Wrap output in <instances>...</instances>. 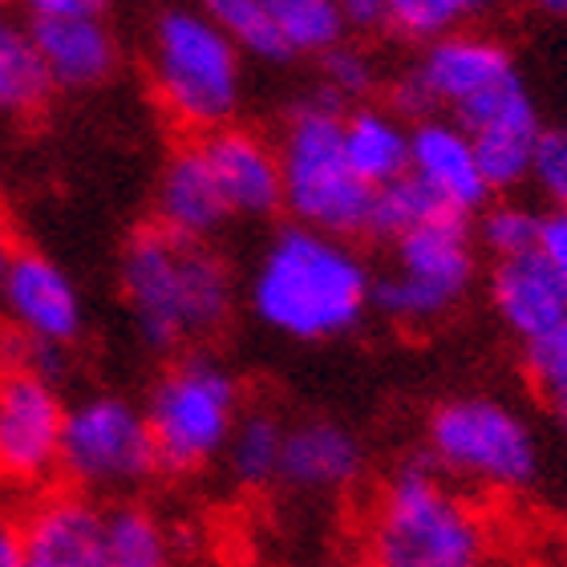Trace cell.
<instances>
[{
    "mask_svg": "<svg viewBox=\"0 0 567 567\" xmlns=\"http://www.w3.org/2000/svg\"><path fill=\"white\" fill-rule=\"evenodd\" d=\"M410 70H414V78L422 82V90L430 94L442 118L458 114L462 106H471L474 97L491 94V90L519 78L511 49L495 37L474 33V29L437 37V41L422 45V58Z\"/></svg>",
    "mask_w": 567,
    "mask_h": 567,
    "instance_id": "cell-13",
    "label": "cell"
},
{
    "mask_svg": "<svg viewBox=\"0 0 567 567\" xmlns=\"http://www.w3.org/2000/svg\"><path fill=\"white\" fill-rule=\"evenodd\" d=\"M495 0H385V29L402 41L430 45L437 37L462 33L491 12Z\"/></svg>",
    "mask_w": 567,
    "mask_h": 567,
    "instance_id": "cell-27",
    "label": "cell"
},
{
    "mask_svg": "<svg viewBox=\"0 0 567 567\" xmlns=\"http://www.w3.org/2000/svg\"><path fill=\"white\" fill-rule=\"evenodd\" d=\"M365 551L373 567H491V523L471 495L425 458L385 474L365 511Z\"/></svg>",
    "mask_w": 567,
    "mask_h": 567,
    "instance_id": "cell-3",
    "label": "cell"
},
{
    "mask_svg": "<svg viewBox=\"0 0 567 567\" xmlns=\"http://www.w3.org/2000/svg\"><path fill=\"white\" fill-rule=\"evenodd\" d=\"M97 567H175V544L166 523L138 503L106 507Z\"/></svg>",
    "mask_w": 567,
    "mask_h": 567,
    "instance_id": "cell-23",
    "label": "cell"
},
{
    "mask_svg": "<svg viewBox=\"0 0 567 567\" xmlns=\"http://www.w3.org/2000/svg\"><path fill=\"white\" fill-rule=\"evenodd\" d=\"M564 567H567V564H564Z\"/></svg>",
    "mask_w": 567,
    "mask_h": 567,
    "instance_id": "cell-41",
    "label": "cell"
},
{
    "mask_svg": "<svg viewBox=\"0 0 567 567\" xmlns=\"http://www.w3.org/2000/svg\"><path fill=\"white\" fill-rule=\"evenodd\" d=\"M142 414L151 425L158 471L199 474L224 458L227 437L244 417V385L212 353H183L158 373Z\"/></svg>",
    "mask_w": 567,
    "mask_h": 567,
    "instance_id": "cell-7",
    "label": "cell"
},
{
    "mask_svg": "<svg viewBox=\"0 0 567 567\" xmlns=\"http://www.w3.org/2000/svg\"><path fill=\"white\" fill-rule=\"evenodd\" d=\"M199 151L212 166L219 195H224L227 212L244 215V219H272L284 212V178H280V154L276 142L264 138L251 126H219V131L203 134Z\"/></svg>",
    "mask_w": 567,
    "mask_h": 567,
    "instance_id": "cell-14",
    "label": "cell"
},
{
    "mask_svg": "<svg viewBox=\"0 0 567 567\" xmlns=\"http://www.w3.org/2000/svg\"><path fill=\"white\" fill-rule=\"evenodd\" d=\"M17 239H12L9 224L0 219V296H4V284H9V272H12V260H17Z\"/></svg>",
    "mask_w": 567,
    "mask_h": 567,
    "instance_id": "cell-37",
    "label": "cell"
},
{
    "mask_svg": "<svg viewBox=\"0 0 567 567\" xmlns=\"http://www.w3.org/2000/svg\"><path fill=\"white\" fill-rule=\"evenodd\" d=\"M248 308L264 329L296 344L341 341L373 312V272L353 239L288 224L264 244Z\"/></svg>",
    "mask_w": 567,
    "mask_h": 567,
    "instance_id": "cell-1",
    "label": "cell"
},
{
    "mask_svg": "<svg viewBox=\"0 0 567 567\" xmlns=\"http://www.w3.org/2000/svg\"><path fill=\"white\" fill-rule=\"evenodd\" d=\"M425 454L462 491L519 495L544 474V442L519 405L495 393H454L425 414Z\"/></svg>",
    "mask_w": 567,
    "mask_h": 567,
    "instance_id": "cell-4",
    "label": "cell"
},
{
    "mask_svg": "<svg viewBox=\"0 0 567 567\" xmlns=\"http://www.w3.org/2000/svg\"><path fill=\"white\" fill-rule=\"evenodd\" d=\"M53 82L29 24L0 17V114L9 118H33L49 106Z\"/></svg>",
    "mask_w": 567,
    "mask_h": 567,
    "instance_id": "cell-22",
    "label": "cell"
},
{
    "mask_svg": "<svg viewBox=\"0 0 567 567\" xmlns=\"http://www.w3.org/2000/svg\"><path fill=\"white\" fill-rule=\"evenodd\" d=\"M154 102L187 134L231 126L244 106V53L195 4H171L154 17L146 41Z\"/></svg>",
    "mask_w": 567,
    "mask_h": 567,
    "instance_id": "cell-5",
    "label": "cell"
},
{
    "mask_svg": "<svg viewBox=\"0 0 567 567\" xmlns=\"http://www.w3.org/2000/svg\"><path fill=\"white\" fill-rule=\"evenodd\" d=\"M365 474V446L349 425L332 417H305L284 425L280 478L296 495H344Z\"/></svg>",
    "mask_w": 567,
    "mask_h": 567,
    "instance_id": "cell-16",
    "label": "cell"
},
{
    "mask_svg": "<svg viewBox=\"0 0 567 567\" xmlns=\"http://www.w3.org/2000/svg\"><path fill=\"white\" fill-rule=\"evenodd\" d=\"M0 308L12 332L49 349H70L85 329V305L73 276L53 256L33 248L17 251Z\"/></svg>",
    "mask_w": 567,
    "mask_h": 567,
    "instance_id": "cell-12",
    "label": "cell"
},
{
    "mask_svg": "<svg viewBox=\"0 0 567 567\" xmlns=\"http://www.w3.org/2000/svg\"><path fill=\"white\" fill-rule=\"evenodd\" d=\"M486 300L495 308L498 324L519 337V344L539 341L567 317V288L544 264L539 251H523L495 260L486 272Z\"/></svg>",
    "mask_w": 567,
    "mask_h": 567,
    "instance_id": "cell-18",
    "label": "cell"
},
{
    "mask_svg": "<svg viewBox=\"0 0 567 567\" xmlns=\"http://www.w3.org/2000/svg\"><path fill=\"white\" fill-rule=\"evenodd\" d=\"M341 146L353 175L369 190L410 175V122L390 106H349L341 118Z\"/></svg>",
    "mask_w": 567,
    "mask_h": 567,
    "instance_id": "cell-21",
    "label": "cell"
},
{
    "mask_svg": "<svg viewBox=\"0 0 567 567\" xmlns=\"http://www.w3.org/2000/svg\"><path fill=\"white\" fill-rule=\"evenodd\" d=\"M523 373L535 398L544 402L551 425L567 437V317L539 341L523 344Z\"/></svg>",
    "mask_w": 567,
    "mask_h": 567,
    "instance_id": "cell-29",
    "label": "cell"
},
{
    "mask_svg": "<svg viewBox=\"0 0 567 567\" xmlns=\"http://www.w3.org/2000/svg\"><path fill=\"white\" fill-rule=\"evenodd\" d=\"M535 251L544 256V264L567 288V207H547V212H539V239H535Z\"/></svg>",
    "mask_w": 567,
    "mask_h": 567,
    "instance_id": "cell-33",
    "label": "cell"
},
{
    "mask_svg": "<svg viewBox=\"0 0 567 567\" xmlns=\"http://www.w3.org/2000/svg\"><path fill=\"white\" fill-rule=\"evenodd\" d=\"M349 33H378L385 29V0H337Z\"/></svg>",
    "mask_w": 567,
    "mask_h": 567,
    "instance_id": "cell-35",
    "label": "cell"
},
{
    "mask_svg": "<svg viewBox=\"0 0 567 567\" xmlns=\"http://www.w3.org/2000/svg\"><path fill=\"white\" fill-rule=\"evenodd\" d=\"M195 9L231 41V45L251 61L264 65H288L292 53L276 33L272 17L264 9V0H195Z\"/></svg>",
    "mask_w": 567,
    "mask_h": 567,
    "instance_id": "cell-26",
    "label": "cell"
},
{
    "mask_svg": "<svg viewBox=\"0 0 567 567\" xmlns=\"http://www.w3.org/2000/svg\"><path fill=\"white\" fill-rule=\"evenodd\" d=\"M58 474L85 498H126L158 474L142 405L122 393H90L65 405Z\"/></svg>",
    "mask_w": 567,
    "mask_h": 567,
    "instance_id": "cell-9",
    "label": "cell"
},
{
    "mask_svg": "<svg viewBox=\"0 0 567 567\" xmlns=\"http://www.w3.org/2000/svg\"><path fill=\"white\" fill-rule=\"evenodd\" d=\"M434 215H446V212L430 199V190H425L414 175L393 178V183L373 190V199H369L365 239H373V244H393V239H402L405 231H414L417 224L434 219Z\"/></svg>",
    "mask_w": 567,
    "mask_h": 567,
    "instance_id": "cell-28",
    "label": "cell"
},
{
    "mask_svg": "<svg viewBox=\"0 0 567 567\" xmlns=\"http://www.w3.org/2000/svg\"><path fill=\"white\" fill-rule=\"evenodd\" d=\"M65 402L53 381L29 369L0 373V483L41 486L58 474Z\"/></svg>",
    "mask_w": 567,
    "mask_h": 567,
    "instance_id": "cell-10",
    "label": "cell"
},
{
    "mask_svg": "<svg viewBox=\"0 0 567 567\" xmlns=\"http://www.w3.org/2000/svg\"><path fill=\"white\" fill-rule=\"evenodd\" d=\"M344 106L312 90L300 97L276 138L284 178V212L296 227H312L324 236H365V215L373 190L353 175L341 146Z\"/></svg>",
    "mask_w": 567,
    "mask_h": 567,
    "instance_id": "cell-6",
    "label": "cell"
},
{
    "mask_svg": "<svg viewBox=\"0 0 567 567\" xmlns=\"http://www.w3.org/2000/svg\"><path fill=\"white\" fill-rule=\"evenodd\" d=\"M0 4H4V0H0Z\"/></svg>",
    "mask_w": 567,
    "mask_h": 567,
    "instance_id": "cell-40",
    "label": "cell"
},
{
    "mask_svg": "<svg viewBox=\"0 0 567 567\" xmlns=\"http://www.w3.org/2000/svg\"><path fill=\"white\" fill-rule=\"evenodd\" d=\"M231 219L219 183H215L212 166L203 158L199 142L178 146L166 158L158 187H154V224L166 227L171 236L190 239V244H207L219 236Z\"/></svg>",
    "mask_w": 567,
    "mask_h": 567,
    "instance_id": "cell-19",
    "label": "cell"
},
{
    "mask_svg": "<svg viewBox=\"0 0 567 567\" xmlns=\"http://www.w3.org/2000/svg\"><path fill=\"white\" fill-rule=\"evenodd\" d=\"M410 175L430 190V199L442 212L458 215V219H474L495 199L478 171L466 131L442 114L410 126Z\"/></svg>",
    "mask_w": 567,
    "mask_h": 567,
    "instance_id": "cell-15",
    "label": "cell"
},
{
    "mask_svg": "<svg viewBox=\"0 0 567 567\" xmlns=\"http://www.w3.org/2000/svg\"><path fill=\"white\" fill-rule=\"evenodd\" d=\"M317 567H357V564H349V559H324V564H317Z\"/></svg>",
    "mask_w": 567,
    "mask_h": 567,
    "instance_id": "cell-39",
    "label": "cell"
},
{
    "mask_svg": "<svg viewBox=\"0 0 567 567\" xmlns=\"http://www.w3.org/2000/svg\"><path fill=\"white\" fill-rule=\"evenodd\" d=\"M393 268L373 276V312L398 329H430L471 296L478 280V244L471 219L434 215L393 239Z\"/></svg>",
    "mask_w": 567,
    "mask_h": 567,
    "instance_id": "cell-8",
    "label": "cell"
},
{
    "mask_svg": "<svg viewBox=\"0 0 567 567\" xmlns=\"http://www.w3.org/2000/svg\"><path fill=\"white\" fill-rule=\"evenodd\" d=\"M320 61V94L332 97L337 106H361L373 90H378V70L365 49H357L353 41H341L329 49Z\"/></svg>",
    "mask_w": 567,
    "mask_h": 567,
    "instance_id": "cell-31",
    "label": "cell"
},
{
    "mask_svg": "<svg viewBox=\"0 0 567 567\" xmlns=\"http://www.w3.org/2000/svg\"><path fill=\"white\" fill-rule=\"evenodd\" d=\"M450 122H458L471 138L491 195H511L523 183H532V163L535 146L544 138V122H539V110H535L523 78L474 97L471 106L450 114Z\"/></svg>",
    "mask_w": 567,
    "mask_h": 567,
    "instance_id": "cell-11",
    "label": "cell"
},
{
    "mask_svg": "<svg viewBox=\"0 0 567 567\" xmlns=\"http://www.w3.org/2000/svg\"><path fill=\"white\" fill-rule=\"evenodd\" d=\"M0 567H24L21 519H12L4 507H0Z\"/></svg>",
    "mask_w": 567,
    "mask_h": 567,
    "instance_id": "cell-36",
    "label": "cell"
},
{
    "mask_svg": "<svg viewBox=\"0 0 567 567\" xmlns=\"http://www.w3.org/2000/svg\"><path fill=\"white\" fill-rule=\"evenodd\" d=\"M264 9L292 58H324L329 49L349 41V24L337 0H264Z\"/></svg>",
    "mask_w": 567,
    "mask_h": 567,
    "instance_id": "cell-25",
    "label": "cell"
},
{
    "mask_svg": "<svg viewBox=\"0 0 567 567\" xmlns=\"http://www.w3.org/2000/svg\"><path fill=\"white\" fill-rule=\"evenodd\" d=\"M106 507L78 491L45 495L21 519L24 567H97Z\"/></svg>",
    "mask_w": 567,
    "mask_h": 567,
    "instance_id": "cell-17",
    "label": "cell"
},
{
    "mask_svg": "<svg viewBox=\"0 0 567 567\" xmlns=\"http://www.w3.org/2000/svg\"><path fill=\"white\" fill-rule=\"evenodd\" d=\"M122 300L142 344L178 353L227 329L236 312V272L212 244H190L158 224H142L118 260Z\"/></svg>",
    "mask_w": 567,
    "mask_h": 567,
    "instance_id": "cell-2",
    "label": "cell"
},
{
    "mask_svg": "<svg viewBox=\"0 0 567 567\" xmlns=\"http://www.w3.org/2000/svg\"><path fill=\"white\" fill-rule=\"evenodd\" d=\"M532 183L547 207H567V126H544V138L535 146Z\"/></svg>",
    "mask_w": 567,
    "mask_h": 567,
    "instance_id": "cell-32",
    "label": "cell"
},
{
    "mask_svg": "<svg viewBox=\"0 0 567 567\" xmlns=\"http://www.w3.org/2000/svg\"><path fill=\"white\" fill-rule=\"evenodd\" d=\"M53 90H94L118 70V41L102 17L29 21Z\"/></svg>",
    "mask_w": 567,
    "mask_h": 567,
    "instance_id": "cell-20",
    "label": "cell"
},
{
    "mask_svg": "<svg viewBox=\"0 0 567 567\" xmlns=\"http://www.w3.org/2000/svg\"><path fill=\"white\" fill-rule=\"evenodd\" d=\"M29 21H73V17H102L106 0H21Z\"/></svg>",
    "mask_w": 567,
    "mask_h": 567,
    "instance_id": "cell-34",
    "label": "cell"
},
{
    "mask_svg": "<svg viewBox=\"0 0 567 567\" xmlns=\"http://www.w3.org/2000/svg\"><path fill=\"white\" fill-rule=\"evenodd\" d=\"M535 12H544V17H556V21H567V0H532Z\"/></svg>",
    "mask_w": 567,
    "mask_h": 567,
    "instance_id": "cell-38",
    "label": "cell"
},
{
    "mask_svg": "<svg viewBox=\"0 0 567 567\" xmlns=\"http://www.w3.org/2000/svg\"><path fill=\"white\" fill-rule=\"evenodd\" d=\"M474 227V244L491 256V260H507V256H523V251H535V239H539V212L532 203L519 199H491L483 212L471 219Z\"/></svg>",
    "mask_w": 567,
    "mask_h": 567,
    "instance_id": "cell-30",
    "label": "cell"
},
{
    "mask_svg": "<svg viewBox=\"0 0 567 567\" xmlns=\"http://www.w3.org/2000/svg\"><path fill=\"white\" fill-rule=\"evenodd\" d=\"M284 422L272 410H244L224 450V466L231 483L244 491H264L280 478Z\"/></svg>",
    "mask_w": 567,
    "mask_h": 567,
    "instance_id": "cell-24",
    "label": "cell"
}]
</instances>
